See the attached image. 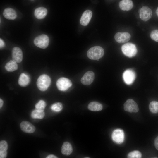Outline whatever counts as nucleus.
<instances>
[{"label":"nucleus","mask_w":158,"mask_h":158,"mask_svg":"<svg viewBox=\"0 0 158 158\" xmlns=\"http://www.w3.org/2000/svg\"><path fill=\"white\" fill-rule=\"evenodd\" d=\"M124 109L125 111L130 112H137L139 111L137 104L131 99H128L125 102Z\"/></svg>","instance_id":"7"},{"label":"nucleus","mask_w":158,"mask_h":158,"mask_svg":"<svg viewBox=\"0 0 158 158\" xmlns=\"http://www.w3.org/2000/svg\"><path fill=\"white\" fill-rule=\"evenodd\" d=\"M104 54L103 49L99 46H95L90 49L87 51V55L90 59L98 60Z\"/></svg>","instance_id":"1"},{"label":"nucleus","mask_w":158,"mask_h":158,"mask_svg":"<svg viewBox=\"0 0 158 158\" xmlns=\"http://www.w3.org/2000/svg\"><path fill=\"white\" fill-rule=\"evenodd\" d=\"M3 104V101L2 99H0V107L1 108Z\"/></svg>","instance_id":"32"},{"label":"nucleus","mask_w":158,"mask_h":158,"mask_svg":"<svg viewBox=\"0 0 158 158\" xmlns=\"http://www.w3.org/2000/svg\"><path fill=\"white\" fill-rule=\"evenodd\" d=\"M95 78L94 73L91 71L86 72L81 79V83L85 85H89L93 82Z\"/></svg>","instance_id":"11"},{"label":"nucleus","mask_w":158,"mask_h":158,"mask_svg":"<svg viewBox=\"0 0 158 158\" xmlns=\"http://www.w3.org/2000/svg\"><path fill=\"white\" fill-rule=\"evenodd\" d=\"M47 158H56L57 157L53 154L49 155H48L47 157Z\"/></svg>","instance_id":"31"},{"label":"nucleus","mask_w":158,"mask_h":158,"mask_svg":"<svg viewBox=\"0 0 158 158\" xmlns=\"http://www.w3.org/2000/svg\"><path fill=\"white\" fill-rule=\"evenodd\" d=\"M156 13L158 17V7L157 8L156 10Z\"/></svg>","instance_id":"33"},{"label":"nucleus","mask_w":158,"mask_h":158,"mask_svg":"<svg viewBox=\"0 0 158 158\" xmlns=\"http://www.w3.org/2000/svg\"><path fill=\"white\" fill-rule=\"evenodd\" d=\"M20 127L23 131L29 133H33L35 130L34 125L30 122L26 121L21 122L20 124Z\"/></svg>","instance_id":"12"},{"label":"nucleus","mask_w":158,"mask_h":158,"mask_svg":"<svg viewBox=\"0 0 158 158\" xmlns=\"http://www.w3.org/2000/svg\"><path fill=\"white\" fill-rule=\"evenodd\" d=\"M47 13V9L44 7H41L36 9L34 12V15L36 18L40 19L44 18Z\"/></svg>","instance_id":"17"},{"label":"nucleus","mask_w":158,"mask_h":158,"mask_svg":"<svg viewBox=\"0 0 158 158\" xmlns=\"http://www.w3.org/2000/svg\"><path fill=\"white\" fill-rule=\"evenodd\" d=\"M136 77L134 71L131 69H128L125 71L123 73V78L124 81L128 85L133 83Z\"/></svg>","instance_id":"6"},{"label":"nucleus","mask_w":158,"mask_h":158,"mask_svg":"<svg viewBox=\"0 0 158 158\" xmlns=\"http://www.w3.org/2000/svg\"><path fill=\"white\" fill-rule=\"evenodd\" d=\"M63 108L62 104L60 102H57L52 104L51 106V109L56 112L61 111Z\"/></svg>","instance_id":"27"},{"label":"nucleus","mask_w":158,"mask_h":158,"mask_svg":"<svg viewBox=\"0 0 158 158\" xmlns=\"http://www.w3.org/2000/svg\"><path fill=\"white\" fill-rule=\"evenodd\" d=\"M73 149L71 145L68 142L63 143L61 147V152L64 155H68L72 152Z\"/></svg>","instance_id":"18"},{"label":"nucleus","mask_w":158,"mask_h":158,"mask_svg":"<svg viewBox=\"0 0 158 158\" xmlns=\"http://www.w3.org/2000/svg\"><path fill=\"white\" fill-rule=\"evenodd\" d=\"M5 45L3 41L1 39H0V48L3 47Z\"/></svg>","instance_id":"30"},{"label":"nucleus","mask_w":158,"mask_h":158,"mask_svg":"<svg viewBox=\"0 0 158 158\" xmlns=\"http://www.w3.org/2000/svg\"><path fill=\"white\" fill-rule=\"evenodd\" d=\"M34 43L36 46L42 49H45L48 46L49 43L48 37L45 34L40 35L34 39Z\"/></svg>","instance_id":"4"},{"label":"nucleus","mask_w":158,"mask_h":158,"mask_svg":"<svg viewBox=\"0 0 158 158\" xmlns=\"http://www.w3.org/2000/svg\"><path fill=\"white\" fill-rule=\"evenodd\" d=\"M3 15L5 18L9 20H14L17 17L16 11L10 8H7L4 10Z\"/></svg>","instance_id":"16"},{"label":"nucleus","mask_w":158,"mask_h":158,"mask_svg":"<svg viewBox=\"0 0 158 158\" xmlns=\"http://www.w3.org/2000/svg\"><path fill=\"white\" fill-rule=\"evenodd\" d=\"M56 85L59 90L61 91H65L71 86L72 83L68 79L61 77L57 80Z\"/></svg>","instance_id":"5"},{"label":"nucleus","mask_w":158,"mask_h":158,"mask_svg":"<svg viewBox=\"0 0 158 158\" xmlns=\"http://www.w3.org/2000/svg\"><path fill=\"white\" fill-rule=\"evenodd\" d=\"M51 79L46 74H43L38 78L37 81V85L40 90L45 91L50 86Z\"/></svg>","instance_id":"2"},{"label":"nucleus","mask_w":158,"mask_h":158,"mask_svg":"<svg viewBox=\"0 0 158 158\" xmlns=\"http://www.w3.org/2000/svg\"><path fill=\"white\" fill-rule=\"evenodd\" d=\"M140 19L144 21H146L151 18L152 16L151 10L147 6H143L139 10Z\"/></svg>","instance_id":"8"},{"label":"nucleus","mask_w":158,"mask_h":158,"mask_svg":"<svg viewBox=\"0 0 158 158\" xmlns=\"http://www.w3.org/2000/svg\"><path fill=\"white\" fill-rule=\"evenodd\" d=\"M141 157V153L138 150H134L129 152L127 156V157L128 158H140Z\"/></svg>","instance_id":"25"},{"label":"nucleus","mask_w":158,"mask_h":158,"mask_svg":"<svg viewBox=\"0 0 158 158\" xmlns=\"http://www.w3.org/2000/svg\"><path fill=\"white\" fill-rule=\"evenodd\" d=\"M154 144L156 149L158 150V136L154 140Z\"/></svg>","instance_id":"29"},{"label":"nucleus","mask_w":158,"mask_h":158,"mask_svg":"<svg viewBox=\"0 0 158 158\" xmlns=\"http://www.w3.org/2000/svg\"><path fill=\"white\" fill-rule=\"evenodd\" d=\"M31 116L33 118L42 119L44 116L45 113L44 111H40L35 109L32 111Z\"/></svg>","instance_id":"23"},{"label":"nucleus","mask_w":158,"mask_h":158,"mask_svg":"<svg viewBox=\"0 0 158 158\" xmlns=\"http://www.w3.org/2000/svg\"><path fill=\"white\" fill-rule=\"evenodd\" d=\"M92 13L89 10L85 11L83 13L81 17L80 23L83 26H86L89 23L92 17Z\"/></svg>","instance_id":"13"},{"label":"nucleus","mask_w":158,"mask_h":158,"mask_svg":"<svg viewBox=\"0 0 158 158\" xmlns=\"http://www.w3.org/2000/svg\"><path fill=\"white\" fill-rule=\"evenodd\" d=\"M121 49L123 54L130 58L134 56L137 52L136 46L131 43H127L124 44L122 46Z\"/></svg>","instance_id":"3"},{"label":"nucleus","mask_w":158,"mask_h":158,"mask_svg":"<svg viewBox=\"0 0 158 158\" xmlns=\"http://www.w3.org/2000/svg\"><path fill=\"white\" fill-rule=\"evenodd\" d=\"M30 78L26 74L21 73L19 78L18 83L22 87H25L28 85L30 82Z\"/></svg>","instance_id":"20"},{"label":"nucleus","mask_w":158,"mask_h":158,"mask_svg":"<svg viewBox=\"0 0 158 158\" xmlns=\"http://www.w3.org/2000/svg\"><path fill=\"white\" fill-rule=\"evenodd\" d=\"M150 36L152 40L158 42V30L152 31L151 33Z\"/></svg>","instance_id":"28"},{"label":"nucleus","mask_w":158,"mask_h":158,"mask_svg":"<svg viewBox=\"0 0 158 158\" xmlns=\"http://www.w3.org/2000/svg\"><path fill=\"white\" fill-rule=\"evenodd\" d=\"M6 71L9 72H13L16 70L18 68L17 62L13 60H10L5 66Z\"/></svg>","instance_id":"22"},{"label":"nucleus","mask_w":158,"mask_h":158,"mask_svg":"<svg viewBox=\"0 0 158 158\" xmlns=\"http://www.w3.org/2000/svg\"><path fill=\"white\" fill-rule=\"evenodd\" d=\"M133 6V3L131 0H122L119 3L120 8L123 11L130 10Z\"/></svg>","instance_id":"15"},{"label":"nucleus","mask_w":158,"mask_h":158,"mask_svg":"<svg viewBox=\"0 0 158 158\" xmlns=\"http://www.w3.org/2000/svg\"><path fill=\"white\" fill-rule=\"evenodd\" d=\"M102 105L100 103L96 102H92L90 103L88 105V109L92 111H99L102 109Z\"/></svg>","instance_id":"21"},{"label":"nucleus","mask_w":158,"mask_h":158,"mask_svg":"<svg viewBox=\"0 0 158 158\" xmlns=\"http://www.w3.org/2000/svg\"><path fill=\"white\" fill-rule=\"evenodd\" d=\"M124 133L123 131L120 129H116L114 131L112 135L113 140L118 143H122L124 140Z\"/></svg>","instance_id":"9"},{"label":"nucleus","mask_w":158,"mask_h":158,"mask_svg":"<svg viewBox=\"0 0 158 158\" xmlns=\"http://www.w3.org/2000/svg\"><path fill=\"white\" fill-rule=\"evenodd\" d=\"M23 53L21 49L18 47H14L12 51L13 59L17 63L20 62L23 59Z\"/></svg>","instance_id":"14"},{"label":"nucleus","mask_w":158,"mask_h":158,"mask_svg":"<svg viewBox=\"0 0 158 158\" xmlns=\"http://www.w3.org/2000/svg\"><path fill=\"white\" fill-rule=\"evenodd\" d=\"M130 37V34L127 32H118L116 33L114 36L116 41L120 43H125L128 41Z\"/></svg>","instance_id":"10"},{"label":"nucleus","mask_w":158,"mask_h":158,"mask_svg":"<svg viewBox=\"0 0 158 158\" xmlns=\"http://www.w3.org/2000/svg\"><path fill=\"white\" fill-rule=\"evenodd\" d=\"M8 145L6 141L2 140L0 142V158H6L7 156V150Z\"/></svg>","instance_id":"19"},{"label":"nucleus","mask_w":158,"mask_h":158,"mask_svg":"<svg viewBox=\"0 0 158 158\" xmlns=\"http://www.w3.org/2000/svg\"><path fill=\"white\" fill-rule=\"evenodd\" d=\"M150 111L153 113L158 112V102L155 101L151 102L149 105Z\"/></svg>","instance_id":"24"},{"label":"nucleus","mask_w":158,"mask_h":158,"mask_svg":"<svg viewBox=\"0 0 158 158\" xmlns=\"http://www.w3.org/2000/svg\"><path fill=\"white\" fill-rule=\"evenodd\" d=\"M45 106V102L43 100H40L35 104V109L40 111H44Z\"/></svg>","instance_id":"26"}]
</instances>
